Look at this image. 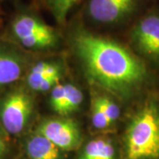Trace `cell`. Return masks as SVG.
<instances>
[{
    "mask_svg": "<svg viewBox=\"0 0 159 159\" xmlns=\"http://www.w3.org/2000/svg\"><path fill=\"white\" fill-rule=\"evenodd\" d=\"M96 99L97 100V102H99L104 113L108 117L110 122L113 124L115 121H117V119H119V115H120V111L118 105L112 100H111L110 98L106 97H98Z\"/></svg>",
    "mask_w": 159,
    "mask_h": 159,
    "instance_id": "obj_14",
    "label": "cell"
},
{
    "mask_svg": "<svg viewBox=\"0 0 159 159\" xmlns=\"http://www.w3.org/2000/svg\"><path fill=\"white\" fill-rule=\"evenodd\" d=\"M34 99L24 86L13 88L0 97V129L8 136L22 134L34 111Z\"/></svg>",
    "mask_w": 159,
    "mask_h": 159,
    "instance_id": "obj_3",
    "label": "cell"
},
{
    "mask_svg": "<svg viewBox=\"0 0 159 159\" xmlns=\"http://www.w3.org/2000/svg\"><path fill=\"white\" fill-rule=\"evenodd\" d=\"M22 150L26 159H61L62 150L35 131L25 137Z\"/></svg>",
    "mask_w": 159,
    "mask_h": 159,
    "instance_id": "obj_9",
    "label": "cell"
},
{
    "mask_svg": "<svg viewBox=\"0 0 159 159\" xmlns=\"http://www.w3.org/2000/svg\"><path fill=\"white\" fill-rule=\"evenodd\" d=\"M27 70V58L11 46L0 44V90L18 82Z\"/></svg>",
    "mask_w": 159,
    "mask_h": 159,
    "instance_id": "obj_8",
    "label": "cell"
},
{
    "mask_svg": "<svg viewBox=\"0 0 159 159\" xmlns=\"http://www.w3.org/2000/svg\"><path fill=\"white\" fill-rule=\"evenodd\" d=\"M66 97L60 111V116H67L80 107L83 101V95L80 89L73 84H65Z\"/></svg>",
    "mask_w": 159,
    "mask_h": 159,
    "instance_id": "obj_11",
    "label": "cell"
},
{
    "mask_svg": "<svg viewBox=\"0 0 159 159\" xmlns=\"http://www.w3.org/2000/svg\"><path fill=\"white\" fill-rule=\"evenodd\" d=\"M35 132L53 142L62 151H72L81 143V133L76 121L72 119H49L43 120Z\"/></svg>",
    "mask_w": 159,
    "mask_h": 159,
    "instance_id": "obj_5",
    "label": "cell"
},
{
    "mask_svg": "<svg viewBox=\"0 0 159 159\" xmlns=\"http://www.w3.org/2000/svg\"><path fill=\"white\" fill-rule=\"evenodd\" d=\"M8 153V143L6 142V134L0 129V159H5Z\"/></svg>",
    "mask_w": 159,
    "mask_h": 159,
    "instance_id": "obj_16",
    "label": "cell"
},
{
    "mask_svg": "<svg viewBox=\"0 0 159 159\" xmlns=\"http://www.w3.org/2000/svg\"><path fill=\"white\" fill-rule=\"evenodd\" d=\"M58 23H64L79 0H43Z\"/></svg>",
    "mask_w": 159,
    "mask_h": 159,
    "instance_id": "obj_12",
    "label": "cell"
},
{
    "mask_svg": "<svg viewBox=\"0 0 159 159\" xmlns=\"http://www.w3.org/2000/svg\"><path fill=\"white\" fill-rule=\"evenodd\" d=\"M73 43L89 78L112 94L127 96L147 79L144 65L113 40L78 29Z\"/></svg>",
    "mask_w": 159,
    "mask_h": 159,
    "instance_id": "obj_1",
    "label": "cell"
},
{
    "mask_svg": "<svg viewBox=\"0 0 159 159\" xmlns=\"http://www.w3.org/2000/svg\"><path fill=\"white\" fill-rule=\"evenodd\" d=\"M66 97V87L63 84L58 83L55 86L51 91V98H50V104L51 108L54 110L57 114L60 113L62 108L63 102Z\"/></svg>",
    "mask_w": 159,
    "mask_h": 159,
    "instance_id": "obj_15",
    "label": "cell"
},
{
    "mask_svg": "<svg viewBox=\"0 0 159 159\" xmlns=\"http://www.w3.org/2000/svg\"><path fill=\"white\" fill-rule=\"evenodd\" d=\"M131 39L145 57L159 62V11H149L134 25Z\"/></svg>",
    "mask_w": 159,
    "mask_h": 159,
    "instance_id": "obj_6",
    "label": "cell"
},
{
    "mask_svg": "<svg viewBox=\"0 0 159 159\" xmlns=\"http://www.w3.org/2000/svg\"><path fill=\"white\" fill-rule=\"evenodd\" d=\"M10 34L18 44L28 50H43L57 43L54 29L29 12H20L13 18Z\"/></svg>",
    "mask_w": 159,
    "mask_h": 159,
    "instance_id": "obj_4",
    "label": "cell"
},
{
    "mask_svg": "<svg viewBox=\"0 0 159 159\" xmlns=\"http://www.w3.org/2000/svg\"><path fill=\"white\" fill-rule=\"evenodd\" d=\"M142 0H89L87 12L95 22L112 25L121 22L136 11Z\"/></svg>",
    "mask_w": 159,
    "mask_h": 159,
    "instance_id": "obj_7",
    "label": "cell"
},
{
    "mask_svg": "<svg viewBox=\"0 0 159 159\" xmlns=\"http://www.w3.org/2000/svg\"><path fill=\"white\" fill-rule=\"evenodd\" d=\"M92 124L95 128L98 130H102L111 125L108 117L101 108L97 99L94 100L92 106Z\"/></svg>",
    "mask_w": 159,
    "mask_h": 159,
    "instance_id": "obj_13",
    "label": "cell"
},
{
    "mask_svg": "<svg viewBox=\"0 0 159 159\" xmlns=\"http://www.w3.org/2000/svg\"><path fill=\"white\" fill-rule=\"evenodd\" d=\"M80 159H115V148L108 139L97 138L86 144Z\"/></svg>",
    "mask_w": 159,
    "mask_h": 159,
    "instance_id": "obj_10",
    "label": "cell"
},
{
    "mask_svg": "<svg viewBox=\"0 0 159 159\" xmlns=\"http://www.w3.org/2000/svg\"><path fill=\"white\" fill-rule=\"evenodd\" d=\"M124 159H159V106L147 102L133 117L124 136Z\"/></svg>",
    "mask_w": 159,
    "mask_h": 159,
    "instance_id": "obj_2",
    "label": "cell"
}]
</instances>
